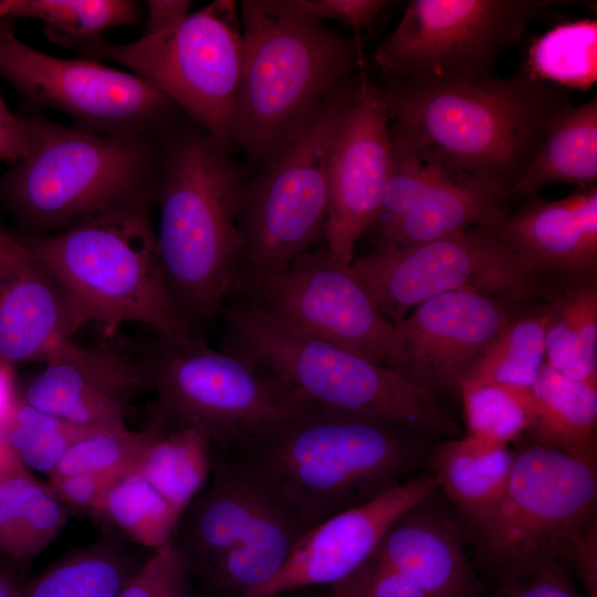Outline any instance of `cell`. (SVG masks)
Wrapping results in <instances>:
<instances>
[{"mask_svg":"<svg viewBox=\"0 0 597 597\" xmlns=\"http://www.w3.org/2000/svg\"><path fill=\"white\" fill-rule=\"evenodd\" d=\"M530 392L531 441L597 462V383L568 378L544 363Z\"/></svg>","mask_w":597,"mask_h":597,"instance_id":"484cf974","label":"cell"},{"mask_svg":"<svg viewBox=\"0 0 597 597\" xmlns=\"http://www.w3.org/2000/svg\"><path fill=\"white\" fill-rule=\"evenodd\" d=\"M232 0H216L177 24L128 43L100 38L80 44L90 60H109L144 78L219 144L231 143L243 39Z\"/></svg>","mask_w":597,"mask_h":597,"instance_id":"8fae6325","label":"cell"},{"mask_svg":"<svg viewBox=\"0 0 597 597\" xmlns=\"http://www.w3.org/2000/svg\"><path fill=\"white\" fill-rule=\"evenodd\" d=\"M0 23V75L30 104L71 116L76 127L105 135H151L178 107L144 78L95 60L63 59L22 42Z\"/></svg>","mask_w":597,"mask_h":597,"instance_id":"4fadbf2b","label":"cell"},{"mask_svg":"<svg viewBox=\"0 0 597 597\" xmlns=\"http://www.w3.org/2000/svg\"><path fill=\"white\" fill-rule=\"evenodd\" d=\"M189 0H149L146 2V20L143 35L164 31L190 13Z\"/></svg>","mask_w":597,"mask_h":597,"instance_id":"bcb514c9","label":"cell"},{"mask_svg":"<svg viewBox=\"0 0 597 597\" xmlns=\"http://www.w3.org/2000/svg\"><path fill=\"white\" fill-rule=\"evenodd\" d=\"M468 434L509 446L527 432L533 416L530 388L489 384L461 388Z\"/></svg>","mask_w":597,"mask_h":597,"instance_id":"74e56055","label":"cell"},{"mask_svg":"<svg viewBox=\"0 0 597 597\" xmlns=\"http://www.w3.org/2000/svg\"><path fill=\"white\" fill-rule=\"evenodd\" d=\"M21 398L72 425L92 429L125 423L134 401L151 389L144 357L70 339L44 362Z\"/></svg>","mask_w":597,"mask_h":597,"instance_id":"ac0fdd59","label":"cell"},{"mask_svg":"<svg viewBox=\"0 0 597 597\" xmlns=\"http://www.w3.org/2000/svg\"><path fill=\"white\" fill-rule=\"evenodd\" d=\"M596 462L533 441L514 450L499 502L461 524L476 572L493 588L563 564L573 540L596 520Z\"/></svg>","mask_w":597,"mask_h":597,"instance_id":"ba28073f","label":"cell"},{"mask_svg":"<svg viewBox=\"0 0 597 597\" xmlns=\"http://www.w3.org/2000/svg\"><path fill=\"white\" fill-rule=\"evenodd\" d=\"M440 490L430 471H421L374 499L317 524L297 541L281 570L244 597H279L345 579L374 554L391 524Z\"/></svg>","mask_w":597,"mask_h":597,"instance_id":"e0dca14e","label":"cell"},{"mask_svg":"<svg viewBox=\"0 0 597 597\" xmlns=\"http://www.w3.org/2000/svg\"><path fill=\"white\" fill-rule=\"evenodd\" d=\"M553 0H410L375 53L389 82L422 72L494 75L499 56Z\"/></svg>","mask_w":597,"mask_h":597,"instance_id":"5bb4252c","label":"cell"},{"mask_svg":"<svg viewBox=\"0 0 597 597\" xmlns=\"http://www.w3.org/2000/svg\"><path fill=\"white\" fill-rule=\"evenodd\" d=\"M493 597H583L562 564L494 588Z\"/></svg>","mask_w":597,"mask_h":597,"instance_id":"ee69618b","label":"cell"},{"mask_svg":"<svg viewBox=\"0 0 597 597\" xmlns=\"http://www.w3.org/2000/svg\"><path fill=\"white\" fill-rule=\"evenodd\" d=\"M10 9V0H0V23L8 19V12Z\"/></svg>","mask_w":597,"mask_h":597,"instance_id":"f907efd6","label":"cell"},{"mask_svg":"<svg viewBox=\"0 0 597 597\" xmlns=\"http://www.w3.org/2000/svg\"><path fill=\"white\" fill-rule=\"evenodd\" d=\"M240 19L243 56L231 139L265 161L363 66L362 49L300 0H243Z\"/></svg>","mask_w":597,"mask_h":597,"instance_id":"277c9868","label":"cell"},{"mask_svg":"<svg viewBox=\"0 0 597 597\" xmlns=\"http://www.w3.org/2000/svg\"><path fill=\"white\" fill-rule=\"evenodd\" d=\"M383 95L392 127L512 197L552 119L573 104L565 88L523 70L507 77L422 72L389 82Z\"/></svg>","mask_w":597,"mask_h":597,"instance_id":"7a4b0ae2","label":"cell"},{"mask_svg":"<svg viewBox=\"0 0 597 597\" xmlns=\"http://www.w3.org/2000/svg\"><path fill=\"white\" fill-rule=\"evenodd\" d=\"M286 596H287V595H285V596H279V597H286Z\"/></svg>","mask_w":597,"mask_h":597,"instance_id":"816d5d0a","label":"cell"},{"mask_svg":"<svg viewBox=\"0 0 597 597\" xmlns=\"http://www.w3.org/2000/svg\"><path fill=\"white\" fill-rule=\"evenodd\" d=\"M350 268L394 325L444 293L471 291L519 303L554 293L545 275L528 270L482 227L410 247L378 245Z\"/></svg>","mask_w":597,"mask_h":597,"instance_id":"7c38bea8","label":"cell"},{"mask_svg":"<svg viewBox=\"0 0 597 597\" xmlns=\"http://www.w3.org/2000/svg\"><path fill=\"white\" fill-rule=\"evenodd\" d=\"M142 562L119 540L104 536L22 583L20 597H116Z\"/></svg>","mask_w":597,"mask_h":597,"instance_id":"f1b7e54d","label":"cell"},{"mask_svg":"<svg viewBox=\"0 0 597 597\" xmlns=\"http://www.w3.org/2000/svg\"><path fill=\"white\" fill-rule=\"evenodd\" d=\"M545 306L516 315L470 366L459 389L489 384L530 388L545 363Z\"/></svg>","mask_w":597,"mask_h":597,"instance_id":"1f68e13d","label":"cell"},{"mask_svg":"<svg viewBox=\"0 0 597 597\" xmlns=\"http://www.w3.org/2000/svg\"><path fill=\"white\" fill-rule=\"evenodd\" d=\"M545 310V363L568 378L597 383L596 277L554 292Z\"/></svg>","mask_w":597,"mask_h":597,"instance_id":"f546056e","label":"cell"},{"mask_svg":"<svg viewBox=\"0 0 597 597\" xmlns=\"http://www.w3.org/2000/svg\"><path fill=\"white\" fill-rule=\"evenodd\" d=\"M117 479L107 474L78 473L49 479L48 484L67 509L93 513Z\"/></svg>","mask_w":597,"mask_h":597,"instance_id":"b9f144b4","label":"cell"},{"mask_svg":"<svg viewBox=\"0 0 597 597\" xmlns=\"http://www.w3.org/2000/svg\"><path fill=\"white\" fill-rule=\"evenodd\" d=\"M245 188L228 147L198 126L169 134L159 150L157 248L170 291L193 328L221 315L234 290Z\"/></svg>","mask_w":597,"mask_h":597,"instance_id":"3957f363","label":"cell"},{"mask_svg":"<svg viewBox=\"0 0 597 597\" xmlns=\"http://www.w3.org/2000/svg\"><path fill=\"white\" fill-rule=\"evenodd\" d=\"M391 136L383 91L362 71L328 171L325 248L349 265L357 240L374 223L389 172Z\"/></svg>","mask_w":597,"mask_h":597,"instance_id":"2e32d148","label":"cell"},{"mask_svg":"<svg viewBox=\"0 0 597 597\" xmlns=\"http://www.w3.org/2000/svg\"><path fill=\"white\" fill-rule=\"evenodd\" d=\"M523 71L565 90L588 91L597 81V21L559 23L535 38Z\"/></svg>","mask_w":597,"mask_h":597,"instance_id":"e575fe53","label":"cell"},{"mask_svg":"<svg viewBox=\"0 0 597 597\" xmlns=\"http://www.w3.org/2000/svg\"><path fill=\"white\" fill-rule=\"evenodd\" d=\"M48 119L13 114L0 93V160L13 164L29 158L36 149Z\"/></svg>","mask_w":597,"mask_h":597,"instance_id":"60d3db41","label":"cell"},{"mask_svg":"<svg viewBox=\"0 0 597 597\" xmlns=\"http://www.w3.org/2000/svg\"><path fill=\"white\" fill-rule=\"evenodd\" d=\"M116 597H203L187 563L170 544L150 552Z\"/></svg>","mask_w":597,"mask_h":597,"instance_id":"f35d334b","label":"cell"},{"mask_svg":"<svg viewBox=\"0 0 597 597\" xmlns=\"http://www.w3.org/2000/svg\"><path fill=\"white\" fill-rule=\"evenodd\" d=\"M425 433L313 405L279 427L222 449L306 533L428 467Z\"/></svg>","mask_w":597,"mask_h":597,"instance_id":"6da1fadb","label":"cell"},{"mask_svg":"<svg viewBox=\"0 0 597 597\" xmlns=\"http://www.w3.org/2000/svg\"><path fill=\"white\" fill-rule=\"evenodd\" d=\"M157 394L156 412L170 427L203 433L220 450L254 439L314 404L251 360L188 341L157 337L144 356Z\"/></svg>","mask_w":597,"mask_h":597,"instance_id":"30bf717a","label":"cell"},{"mask_svg":"<svg viewBox=\"0 0 597 597\" xmlns=\"http://www.w3.org/2000/svg\"><path fill=\"white\" fill-rule=\"evenodd\" d=\"M484 229L531 271L563 274L572 281L596 277V186L575 189L557 200L526 198L517 211Z\"/></svg>","mask_w":597,"mask_h":597,"instance_id":"7402d4cb","label":"cell"},{"mask_svg":"<svg viewBox=\"0 0 597 597\" xmlns=\"http://www.w3.org/2000/svg\"><path fill=\"white\" fill-rule=\"evenodd\" d=\"M151 135H105L48 122L27 159L0 175V203L22 232L51 234L155 193Z\"/></svg>","mask_w":597,"mask_h":597,"instance_id":"52a82bcc","label":"cell"},{"mask_svg":"<svg viewBox=\"0 0 597 597\" xmlns=\"http://www.w3.org/2000/svg\"><path fill=\"white\" fill-rule=\"evenodd\" d=\"M356 85L357 80L348 82L327 97L247 185L234 285L245 297L253 298L269 279L324 238L331 156Z\"/></svg>","mask_w":597,"mask_h":597,"instance_id":"9c48e42d","label":"cell"},{"mask_svg":"<svg viewBox=\"0 0 597 597\" xmlns=\"http://www.w3.org/2000/svg\"><path fill=\"white\" fill-rule=\"evenodd\" d=\"M514 303L458 291L417 305L395 324L409 378L433 394L458 390L465 371L516 316Z\"/></svg>","mask_w":597,"mask_h":597,"instance_id":"d6986e66","label":"cell"},{"mask_svg":"<svg viewBox=\"0 0 597 597\" xmlns=\"http://www.w3.org/2000/svg\"><path fill=\"white\" fill-rule=\"evenodd\" d=\"M77 331L50 270L13 233L0 228V362L43 363Z\"/></svg>","mask_w":597,"mask_h":597,"instance_id":"ffe728a7","label":"cell"},{"mask_svg":"<svg viewBox=\"0 0 597 597\" xmlns=\"http://www.w3.org/2000/svg\"><path fill=\"white\" fill-rule=\"evenodd\" d=\"M21 586L13 572L0 570V597H20Z\"/></svg>","mask_w":597,"mask_h":597,"instance_id":"c3c4849f","label":"cell"},{"mask_svg":"<svg viewBox=\"0 0 597 597\" xmlns=\"http://www.w3.org/2000/svg\"><path fill=\"white\" fill-rule=\"evenodd\" d=\"M211 441L196 429L168 426L135 467L180 514L207 485L213 463Z\"/></svg>","mask_w":597,"mask_h":597,"instance_id":"4dcf8cb0","label":"cell"},{"mask_svg":"<svg viewBox=\"0 0 597 597\" xmlns=\"http://www.w3.org/2000/svg\"><path fill=\"white\" fill-rule=\"evenodd\" d=\"M276 509L244 471L223 455H213L210 481L180 515L169 543L196 577L248 545Z\"/></svg>","mask_w":597,"mask_h":597,"instance_id":"603a6c76","label":"cell"},{"mask_svg":"<svg viewBox=\"0 0 597 597\" xmlns=\"http://www.w3.org/2000/svg\"><path fill=\"white\" fill-rule=\"evenodd\" d=\"M86 430L17 398L0 434L28 470L52 473L72 443Z\"/></svg>","mask_w":597,"mask_h":597,"instance_id":"8d00e7d4","label":"cell"},{"mask_svg":"<svg viewBox=\"0 0 597 597\" xmlns=\"http://www.w3.org/2000/svg\"><path fill=\"white\" fill-rule=\"evenodd\" d=\"M154 202L150 193L60 232L13 233L53 274L78 329L94 324L112 337L123 324L138 323L164 339L199 336L167 283Z\"/></svg>","mask_w":597,"mask_h":597,"instance_id":"5b68a950","label":"cell"},{"mask_svg":"<svg viewBox=\"0 0 597 597\" xmlns=\"http://www.w3.org/2000/svg\"><path fill=\"white\" fill-rule=\"evenodd\" d=\"M168 423L155 411L148 423L129 429L126 423L92 428L77 438L49 479L78 473H98L116 478L133 470L151 441Z\"/></svg>","mask_w":597,"mask_h":597,"instance_id":"d590c367","label":"cell"},{"mask_svg":"<svg viewBox=\"0 0 597 597\" xmlns=\"http://www.w3.org/2000/svg\"><path fill=\"white\" fill-rule=\"evenodd\" d=\"M92 514L150 551L170 542L181 515L135 468L109 486Z\"/></svg>","mask_w":597,"mask_h":597,"instance_id":"d6a6232c","label":"cell"},{"mask_svg":"<svg viewBox=\"0 0 597 597\" xmlns=\"http://www.w3.org/2000/svg\"><path fill=\"white\" fill-rule=\"evenodd\" d=\"M464 542L458 515L438 490L391 524L370 558L400 573L427 597H480L488 586Z\"/></svg>","mask_w":597,"mask_h":597,"instance_id":"44dd1931","label":"cell"},{"mask_svg":"<svg viewBox=\"0 0 597 597\" xmlns=\"http://www.w3.org/2000/svg\"><path fill=\"white\" fill-rule=\"evenodd\" d=\"M12 18L40 20L51 41L77 48L108 29L138 23L142 8L133 0H10Z\"/></svg>","mask_w":597,"mask_h":597,"instance_id":"836d02e7","label":"cell"},{"mask_svg":"<svg viewBox=\"0 0 597 597\" xmlns=\"http://www.w3.org/2000/svg\"><path fill=\"white\" fill-rule=\"evenodd\" d=\"M67 515L48 483L18 467L0 481V553L29 563L54 540Z\"/></svg>","mask_w":597,"mask_h":597,"instance_id":"83f0119b","label":"cell"},{"mask_svg":"<svg viewBox=\"0 0 597 597\" xmlns=\"http://www.w3.org/2000/svg\"><path fill=\"white\" fill-rule=\"evenodd\" d=\"M251 300L311 335L409 378L396 326L350 264L334 261L325 247L300 255Z\"/></svg>","mask_w":597,"mask_h":597,"instance_id":"9a60e30c","label":"cell"},{"mask_svg":"<svg viewBox=\"0 0 597 597\" xmlns=\"http://www.w3.org/2000/svg\"><path fill=\"white\" fill-rule=\"evenodd\" d=\"M316 19H335L356 31L373 30L379 13L391 1L386 0H300Z\"/></svg>","mask_w":597,"mask_h":597,"instance_id":"7bdbcfd3","label":"cell"},{"mask_svg":"<svg viewBox=\"0 0 597 597\" xmlns=\"http://www.w3.org/2000/svg\"><path fill=\"white\" fill-rule=\"evenodd\" d=\"M226 350L291 384L312 404L455 438L436 394L406 376L311 335L243 297L224 305Z\"/></svg>","mask_w":597,"mask_h":597,"instance_id":"8992f818","label":"cell"},{"mask_svg":"<svg viewBox=\"0 0 597 597\" xmlns=\"http://www.w3.org/2000/svg\"><path fill=\"white\" fill-rule=\"evenodd\" d=\"M514 450L470 434L432 444L428 467L461 524L486 514L506 488Z\"/></svg>","mask_w":597,"mask_h":597,"instance_id":"d4e9b609","label":"cell"},{"mask_svg":"<svg viewBox=\"0 0 597 597\" xmlns=\"http://www.w3.org/2000/svg\"><path fill=\"white\" fill-rule=\"evenodd\" d=\"M511 197L495 185L453 172L408 214L376 231L378 245L410 247L490 227L509 213Z\"/></svg>","mask_w":597,"mask_h":597,"instance_id":"cb8c5ba5","label":"cell"},{"mask_svg":"<svg viewBox=\"0 0 597 597\" xmlns=\"http://www.w3.org/2000/svg\"><path fill=\"white\" fill-rule=\"evenodd\" d=\"M326 597H427L395 569L369 558L356 572L328 587Z\"/></svg>","mask_w":597,"mask_h":597,"instance_id":"ab89813d","label":"cell"},{"mask_svg":"<svg viewBox=\"0 0 597 597\" xmlns=\"http://www.w3.org/2000/svg\"><path fill=\"white\" fill-rule=\"evenodd\" d=\"M10 367L11 366L0 362V428L17 399L13 391Z\"/></svg>","mask_w":597,"mask_h":597,"instance_id":"7dc6e473","label":"cell"},{"mask_svg":"<svg viewBox=\"0 0 597 597\" xmlns=\"http://www.w3.org/2000/svg\"><path fill=\"white\" fill-rule=\"evenodd\" d=\"M22 465L0 434V481Z\"/></svg>","mask_w":597,"mask_h":597,"instance_id":"681fc988","label":"cell"},{"mask_svg":"<svg viewBox=\"0 0 597 597\" xmlns=\"http://www.w3.org/2000/svg\"><path fill=\"white\" fill-rule=\"evenodd\" d=\"M597 98L568 105L548 125L540 148L513 196L530 198L554 184L596 186Z\"/></svg>","mask_w":597,"mask_h":597,"instance_id":"4316f807","label":"cell"},{"mask_svg":"<svg viewBox=\"0 0 597 597\" xmlns=\"http://www.w3.org/2000/svg\"><path fill=\"white\" fill-rule=\"evenodd\" d=\"M563 563L574 568L585 597H597V519L573 540Z\"/></svg>","mask_w":597,"mask_h":597,"instance_id":"f6af8a7d","label":"cell"}]
</instances>
